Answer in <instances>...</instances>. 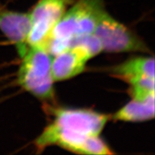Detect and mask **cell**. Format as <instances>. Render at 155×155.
I'll return each instance as SVG.
<instances>
[{
    "mask_svg": "<svg viewBox=\"0 0 155 155\" xmlns=\"http://www.w3.org/2000/svg\"><path fill=\"white\" fill-rule=\"evenodd\" d=\"M53 119L35 141L42 152L57 145L82 154H113L99 135L111 116L86 108H54Z\"/></svg>",
    "mask_w": 155,
    "mask_h": 155,
    "instance_id": "6da1fadb",
    "label": "cell"
},
{
    "mask_svg": "<svg viewBox=\"0 0 155 155\" xmlns=\"http://www.w3.org/2000/svg\"><path fill=\"white\" fill-rule=\"evenodd\" d=\"M105 10L104 0L74 1L41 45L53 57L68 48L75 39L94 34Z\"/></svg>",
    "mask_w": 155,
    "mask_h": 155,
    "instance_id": "7a4b0ae2",
    "label": "cell"
},
{
    "mask_svg": "<svg viewBox=\"0 0 155 155\" xmlns=\"http://www.w3.org/2000/svg\"><path fill=\"white\" fill-rule=\"evenodd\" d=\"M21 59L17 72L19 86L42 101H53L55 81L51 71L53 56L40 45L30 46Z\"/></svg>",
    "mask_w": 155,
    "mask_h": 155,
    "instance_id": "3957f363",
    "label": "cell"
},
{
    "mask_svg": "<svg viewBox=\"0 0 155 155\" xmlns=\"http://www.w3.org/2000/svg\"><path fill=\"white\" fill-rule=\"evenodd\" d=\"M94 34L100 40L103 51L114 53L150 52L142 39L106 10L101 15Z\"/></svg>",
    "mask_w": 155,
    "mask_h": 155,
    "instance_id": "277c9868",
    "label": "cell"
},
{
    "mask_svg": "<svg viewBox=\"0 0 155 155\" xmlns=\"http://www.w3.org/2000/svg\"><path fill=\"white\" fill-rule=\"evenodd\" d=\"M73 2L74 0H38L29 12L31 20L29 46L43 43Z\"/></svg>",
    "mask_w": 155,
    "mask_h": 155,
    "instance_id": "5b68a950",
    "label": "cell"
},
{
    "mask_svg": "<svg viewBox=\"0 0 155 155\" xmlns=\"http://www.w3.org/2000/svg\"><path fill=\"white\" fill-rule=\"evenodd\" d=\"M30 30V13L0 8V31L15 45L20 58L30 48L28 40Z\"/></svg>",
    "mask_w": 155,
    "mask_h": 155,
    "instance_id": "8992f818",
    "label": "cell"
},
{
    "mask_svg": "<svg viewBox=\"0 0 155 155\" xmlns=\"http://www.w3.org/2000/svg\"><path fill=\"white\" fill-rule=\"evenodd\" d=\"M94 58L90 51L81 45H75L53 57L51 64L54 81H62L79 75L84 71L89 60Z\"/></svg>",
    "mask_w": 155,
    "mask_h": 155,
    "instance_id": "52a82bcc",
    "label": "cell"
},
{
    "mask_svg": "<svg viewBox=\"0 0 155 155\" xmlns=\"http://www.w3.org/2000/svg\"><path fill=\"white\" fill-rule=\"evenodd\" d=\"M112 75L130 83L146 78H154V59L153 57H134L111 70Z\"/></svg>",
    "mask_w": 155,
    "mask_h": 155,
    "instance_id": "ba28073f",
    "label": "cell"
},
{
    "mask_svg": "<svg viewBox=\"0 0 155 155\" xmlns=\"http://www.w3.org/2000/svg\"><path fill=\"white\" fill-rule=\"evenodd\" d=\"M154 117V99L139 101L132 99L117 111L111 119L127 122L145 121Z\"/></svg>",
    "mask_w": 155,
    "mask_h": 155,
    "instance_id": "9c48e42d",
    "label": "cell"
}]
</instances>
